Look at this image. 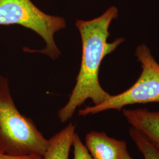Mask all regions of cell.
Instances as JSON below:
<instances>
[{
	"label": "cell",
	"mask_w": 159,
	"mask_h": 159,
	"mask_svg": "<svg viewBox=\"0 0 159 159\" xmlns=\"http://www.w3.org/2000/svg\"><path fill=\"white\" fill-rule=\"evenodd\" d=\"M119 16L117 7L108 8L102 15L91 20H77L75 25L79 31L82 42V57L76 84L67 103L58 113L61 123L71 119L77 108L87 99L98 105L110 98V95L100 85L99 70L104 58L115 51L125 41L118 38L112 43L107 41L108 29L113 20Z\"/></svg>",
	"instance_id": "6da1fadb"
},
{
	"label": "cell",
	"mask_w": 159,
	"mask_h": 159,
	"mask_svg": "<svg viewBox=\"0 0 159 159\" xmlns=\"http://www.w3.org/2000/svg\"><path fill=\"white\" fill-rule=\"evenodd\" d=\"M48 145L32 120L20 113L9 89L7 79L0 75V150L5 153L43 156Z\"/></svg>",
	"instance_id": "7a4b0ae2"
},
{
	"label": "cell",
	"mask_w": 159,
	"mask_h": 159,
	"mask_svg": "<svg viewBox=\"0 0 159 159\" xmlns=\"http://www.w3.org/2000/svg\"><path fill=\"white\" fill-rule=\"evenodd\" d=\"M135 56L142 67V73L135 83L100 104L80 110L79 116L93 115L110 110L120 111L127 106L136 104L159 102V63L144 44L137 47Z\"/></svg>",
	"instance_id": "3957f363"
},
{
	"label": "cell",
	"mask_w": 159,
	"mask_h": 159,
	"mask_svg": "<svg viewBox=\"0 0 159 159\" xmlns=\"http://www.w3.org/2000/svg\"><path fill=\"white\" fill-rule=\"evenodd\" d=\"M18 24L39 34L46 43V47L39 52L57 59L60 55L54 41V34L66 27L65 20L50 16L40 10L31 0H0V25Z\"/></svg>",
	"instance_id": "277c9868"
},
{
	"label": "cell",
	"mask_w": 159,
	"mask_h": 159,
	"mask_svg": "<svg viewBox=\"0 0 159 159\" xmlns=\"http://www.w3.org/2000/svg\"><path fill=\"white\" fill-rule=\"evenodd\" d=\"M85 142L93 159H133L125 141L110 137L104 132L90 131L87 134Z\"/></svg>",
	"instance_id": "5b68a950"
},
{
	"label": "cell",
	"mask_w": 159,
	"mask_h": 159,
	"mask_svg": "<svg viewBox=\"0 0 159 159\" xmlns=\"http://www.w3.org/2000/svg\"><path fill=\"white\" fill-rule=\"evenodd\" d=\"M122 112L127 123L140 131L159 150V111L139 108H123Z\"/></svg>",
	"instance_id": "8992f818"
},
{
	"label": "cell",
	"mask_w": 159,
	"mask_h": 159,
	"mask_svg": "<svg viewBox=\"0 0 159 159\" xmlns=\"http://www.w3.org/2000/svg\"><path fill=\"white\" fill-rule=\"evenodd\" d=\"M75 130V126L70 123L48 139V145L43 156V159H69Z\"/></svg>",
	"instance_id": "52a82bcc"
},
{
	"label": "cell",
	"mask_w": 159,
	"mask_h": 159,
	"mask_svg": "<svg viewBox=\"0 0 159 159\" xmlns=\"http://www.w3.org/2000/svg\"><path fill=\"white\" fill-rule=\"evenodd\" d=\"M129 135L143 159H159V150L140 131L131 126Z\"/></svg>",
	"instance_id": "ba28073f"
},
{
	"label": "cell",
	"mask_w": 159,
	"mask_h": 159,
	"mask_svg": "<svg viewBox=\"0 0 159 159\" xmlns=\"http://www.w3.org/2000/svg\"><path fill=\"white\" fill-rule=\"evenodd\" d=\"M72 146L74 150L73 159H93L87 148L83 143L77 133L74 134Z\"/></svg>",
	"instance_id": "9c48e42d"
},
{
	"label": "cell",
	"mask_w": 159,
	"mask_h": 159,
	"mask_svg": "<svg viewBox=\"0 0 159 159\" xmlns=\"http://www.w3.org/2000/svg\"><path fill=\"white\" fill-rule=\"evenodd\" d=\"M0 159H43V157L36 154H29L23 156L11 155L5 153L0 150Z\"/></svg>",
	"instance_id": "30bf717a"
}]
</instances>
